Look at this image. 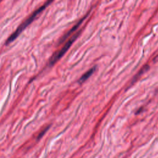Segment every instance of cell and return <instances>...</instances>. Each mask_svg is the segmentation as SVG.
<instances>
[{"label": "cell", "instance_id": "6da1fadb", "mask_svg": "<svg viewBox=\"0 0 158 158\" xmlns=\"http://www.w3.org/2000/svg\"><path fill=\"white\" fill-rule=\"evenodd\" d=\"M53 1H47L45 4H44L42 6H41L40 8H39L38 9H37L35 11L33 12L31 15L30 16L28 17L26 21H25L22 24H21V25H20L19 27L17 28V30L16 31H15L11 36H10L8 40L6 42V44H8V43H11L12 42H13L14 40H16L17 37L20 34H21L24 30L25 28H26L35 19L38 15L39 14H40L43 10H44L46 9V8H47L49 4H50Z\"/></svg>", "mask_w": 158, "mask_h": 158}, {"label": "cell", "instance_id": "7a4b0ae2", "mask_svg": "<svg viewBox=\"0 0 158 158\" xmlns=\"http://www.w3.org/2000/svg\"><path fill=\"white\" fill-rule=\"evenodd\" d=\"M78 35V33L74 35L70 40H69L67 42V43L64 44V46L60 49V50L56 52L55 54H54V55L52 56V58L50 59V62H49V64H50L51 65H53L54 63L56 62L59 59L66 53V51L68 50L69 48H70L71 46L72 45L73 42L75 41V40L77 38Z\"/></svg>", "mask_w": 158, "mask_h": 158}, {"label": "cell", "instance_id": "3957f363", "mask_svg": "<svg viewBox=\"0 0 158 158\" xmlns=\"http://www.w3.org/2000/svg\"><path fill=\"white\" fill-rule=\"evenodd\" d=\"M95 67H93L90 69L88 71H87L86 73H84L82 77H80V80H79V82H80V83H83V82H85L87 78H88L92 75L93 73L95 72Z\"/></svg>", "mask_w": 158, "mask_h": 158}, {"label": "cell", "instance_id": "277c9868", "mask_svg": "<svg viewBox=\"0 0 158 158\" xmlns=\"http://www.w3.org/2000/svg\"><path fill=\"white\" fill-rule=\"evenodd\" d=\"M48 128H46L45 130H43V132H42L40 133V134H39V135H38V139H39V138H41V137H42V136L44 135V133L46 132V130H48Z\"/></svg>", "mask_w": 158, "mask_h": 158}]
</instances>
